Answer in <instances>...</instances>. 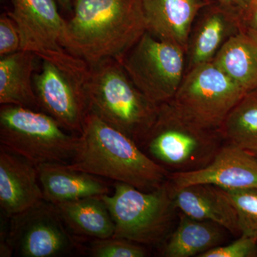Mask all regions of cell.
<instances>
[{"label": "cell", "instance_id": "1", "mask_svg": "<svg viewBox=\"0 0 257 257\" xmlns=\"http://www.w3.org/2000/svg\"><path fill=\"white\" fill-rule=\"evenodd\" d=\"M67 22L72 52L88 65L121 62L147 32L141 0H74Z\"/></svg>", "mask_w": 257, "mask_h": 257}, {"label": "cell", "instance_id": "2", "mask_svg": "<svg viewBox=\"0 0 257 257\" xmlns=\"http://www.w3.org/2000/svg\"><path fill=\"white\" fill-rule=\"evenodd\" d=\"M73 160L74 170L150 192L169 180L170 172L140 150L124 133L88 112Z\"/></svg>", "mask_w": 257, "mask_h": 257}, {"label": "cell", "instance_id": "3", "mask_svg": "<svg viewBox=\"0 0 257 257\" xmlns=\"http://www.w3.org/2000/svg\"><path fill=\"white\" fill-rule=\"evenodd\" d=\"M82 87L88 112L141 146L157 119L160 105L137 87L121 62L106 59L89 65Z\"/></svg>", "mask_w": 257, "mask_h": 257}, {"label": "cell", "instance_id": "4", "mask_svg": "<svg viewBox=\"0 0 257 257\" xmlns=\"http://www.w3.org/2000/svg\"><path fill=\"white\" fill-rule=\"evenodd\" d=\"M222 142L218 132L201 127L167 102L160 104L157 119L141 146L152 160L176 173L207 166Z\"/></svg>", "mask_w": 257, "mask_h": 257}, {"label": "cell", "instance_id": "5", "mask_svg": "<svg viewBox=\"0 0 257 257\" xmlns=\"http://www.w3.org/2000/svg\"><path fill=\"white\" fill-rule=\"evenodd\" d=\"M112 194L101 198L115 224L114 238L139 244H163L172 233L176 209L169 180L150 191L114 182Z\"/></svg>", "mask_w": 257, "mask_h": 257}, {"label": "cell", "instance_id": "6", "mask_svg": "<svg viewBox=\"0 0 257 257\" xmlns=\"http://www.w3.org/2000/svg\"><path fill=\"white\" fill-rule=\"evenodd\" d=\"M8 14L15 20L21 38V50L47 61L78 82L84 83L89 65L74 55L67 22L56 0H10Z\"/></svg>", "mask_w": 257, "mask_h": 257}, {"label": "cell", "instance_id": "7", "mask_svg": "<svg viewBox=\"0 0 257 257\" xmlns=\"http://www.w3.org/2000/svg\"><path fill=\"white\" fill-rule=\"evenodd\" d=\"M79 135L71 133L42 111L16 105L0 106L1 146L34 165H68L77 152Z\"/></svg>", "mask_w": 257, "mask_h": 257}, {"label": "cell", "instance_id": "8", "mask_svg": "<svg viewBox=\"0 0 257 257\" xmlns=\"http://www.w3.org/2000/svg\"><path fill=\"white\" fill-rule=\"evenodd\" d=\"M246 93L211 61L187 71L169 102L192 122L218 132Z\"/></svg>", "mask_w": 257, "mask_h": 257}, {"label": "cell", "instance_id": "9", "mask_svg": "<svg viewBox=\"0 0 257 257\" xmlns=\"http://www.w3.org/2000/svg\"><path fill=\"white\" fill-rule=\"evenodd\" d=\"M1 256L59 257L79 249L55 204L43 200L10 217L1 236Z\"/></svg>", "mask_w": 257, "mask_h": 257}, {"label": "cell", "instance_id": "10", "mask_svg": "<svg viewBox=\"0 0 257 257\" xmlns=\"http://www.w3.org/2000/svg\"><path fill=\"white\" fill-rule=\"evenodd\" d=\"M121 63L137 87L158 105L173 99L187 72L185 51L148 32Z\"/></svg>", "mask_w": 257, "mask_h": 257}, {"label": "cell", "instance_id": "11", "mask_svg": "<svg viewBox=\"0 0 257 257\" xmlns=\"http://www.w3.org/2000/svg\"><path fill=\"white\" fill-rule=\"evenodd\" d=\"M82 87V83L47 61H41L34 76L40 110L76 135L82 133L88 114Z\"/></svg>", "mask_w": 257, "mask_h": 257}, {"label": "cell", "instance_id": "12", "mask_svg": "<svg viewBox=\"0 0 257 257\" xmlns=\"http://www.w3.org/2000/svg\"><path fill=\"white\" fill-rule=\"evenodd\" d=\"M172 190L194 184L222 189L257 188V158L251 152L225 144L210 163L199 170L170 173Z\"/></svg>", "mask_w": 257, "mask_h": 257}, {"label": "cell", "instance_id": "13", "mask_svg": "<svg viewBox=\"0 0 257 257\" xmlns=\"http://www.w3.org/2000/svg\"><path fill=\"white\" fill-rule=\"evenodd\" d=\"M241 31L240 13L211 2L193 23L186 49L187 71L214 60L225 43Z\"/></svg>", "mask_w": 257, "mask_h": 257}, {"label": "cell", "instance_id": "14", "mask_svg": "<svg viewBox=\"0 0 257 257\" xmlns=\"http://www.w3.org/2000/svg\"><path fill=\"white\" fill-rule=\"evenodd\" d=\"M45 200L37 166L0 146V207L8 217Z\"/></svg>", "mask_w": 257, "mask_h": 257}, {"label": "cell", "instance_id": "15", "mask_svg": "<svg viewBox=\"0 0 257 257\" xmlns=\"http://www.w3.org/2000/svg\"><path fill=\"white\" fill-rule=\"evenodd\" d=\"M209 0H141L147 32L186 52L193 23Z\"/></svg>", "mask_w": 257, "mask_h": 257}, {"label": "cell", "instance_id": "16", "mask_svg": "<svg viewBox=\"0 0 257 257\" xmlns=\"http://www.w3.org/2000/svg\"><path fill=\"white\" fill-rule=\"evenodd\" d=\"M176 209L182 214L210 221L233 235H241L236 211L224 189L211 184H194L173 191Z\"/></svg>", "mask_w": 257, "mask_h": 257}, {"label": "cell", "instance_id": "17", "mask_svg": "<svg viewBox=\"0 0 257 257\" xmlns=\"http://www.w3.org/2000/svg\"><path fill=\"white\" fill-rule=\"evenodd\" d=\"M37 169L45 199L52 204L109 194V184L101 177L72 170L67 165L40 164Z\"/></svg>", "mask_w": 257, "mask_h": 257}, {"label": "cell", "instance_id": "18", "mask_svg": "<svg viewBox=\"0 0 257 257\" xmlns=\"http://www.w3.org/2000/svg\"><path fill=\"white\" fill-rule=\"evenodd\" d=\"M40 61L35 54L24 50L0 57V105L40 111L34 88Z\"/></svg>", "mask_w": 257, "mask_h": 257}, {"label": "cell", "instance_id": "19", "mask_svg": "<svg viewBox=\"0 0 257 257\" xmlns=\"http://www.w3.org/2000/svg\"><path fill=\"white\" fill-rule=\"evenodd\" d=\"M226 231L210 221L199 220L180 213L177 228L166 240L162 255L166 257L199 256L221 245Z\"/></svg>", "mask_w": 257, "mask_h": 257}, {"label": "cell", "instance_id": "20", "mask_svg": "<svg viewBox=\"0 0 257 257\" xmlns=\"http://www.w3.org/2000/svg\"><path fill=\"white\" fill-rule=\"evenodd\" d=\"M55 205L72 234L94 239L114 236V220L101 197L83 198Z\"/></svg>", "mask_w": 257, "mask_h": 257}, {"label": "cell", "instance_id": "21", "mask_svg": "<svg viewBox=\"0 0 257 257\" xmlns=\"http://www.w3.org/2000/svg\"><path fill=\"white\" fill-rule=\"evenodd\" d=\"M214 63L245 92L257 88V40L243 31L231 37Z\"/></svg>", "mask_w": 257, "mask_h": 257}, {"label": "cell", "instance_id": "22", "mask_svg": "<svg viewBox=\"0 0 257 257\" xmlns=\"http://www.w3.org/2000/svg\"><path fill=\"white\" fill-rule=\"evenodd\" d=\"M218 133L226 144L252 154L257 152V88L243 95Z\"/></svg>", "mask_w": 257, "mask_h": 257}, {"label": "cell", "instance_id": "23", "mask_svg": "<svg viewBox=\"0 0 257 257\" xmlns=\"http://www.w3.org/2000/svg\"><path fill=\"white\" fill-rule=\"evenodd\" d=\"M223 189L237 214L241 235L257 238V188Z\"/></svg>", "mask_w": 257, "mask_h": 257}, {"label": "cell", "instance_id": "24", "mask_svg": "<svg viewBox=\"0 0 257 257\" xmlns=\"http://www.w3.org/2000/svg\"><path fill=\"white\" fill-rule=\"evenodd\" d=\"M93 257H145L147 251L141 244L120 238L94 239L87 248Z\"/></svg>", "mask_w": 257, "mask_h": 257}, {"label": "cell", "instance_id": "25", "mask_svg": "<svg viewBox=\"0 0 257 257\" xmlns=\"http://www.w3.org/2000/svg\"><path fill=\"white\" fill-rule=\"evenodd\" d=\"M257 256V238L240 235L229 244L219 245L199 257H252Z\"/></svg>", "mask_w": 257, "mask_h": 257}, {"label": "cell", "instance_id": "26", "mask_svg": "<svg viewBox=\"0 0 257 257\" xmlns=\"http://www.w3.org/2000/svg\"><path fill=\"white\" fill-rule=\"evenodd\" d=\"M21 50V38L15 20L3 12L0 16V57Z\"/></svg>", "mask_w": 257, "mask_h": 257}, {"label": "cell", "instance_id": "27", "mask_svg": "<svg viewBox=\"0 0 257 257\" xmlns=\"http://www.w3.org/2000/svg\"><path fill=\"white\" fill-rule=\"evenodd\" d=\"M240 23L241 31L257 40V0H251L246 8L240 12Z\"/></svg>", "mask_w": 257, "mask_h": 257}, {"label": "cell", "instance_id": "28", "mask_svg": "<svg viewBox=\"0 0 257 257\" xmlns=\"http://www.w3.org/2000/svg\"><path fill=\"white\" fill-rule=\"evenodd\" d=\"M240 12L244 9L251 0H209Z\"/></svg>", "mask_w": 257, "mask_h": 257}, {"label": "cell", "instance_id": "29", "mask_svg": "<svg viewBox=\"0 0 257 257\" xmlns=\"http://www.w3.org/2000/svg\"><path fill=\"white\" fill-rule=\"evenodd\" d=\"M61 10L70 15L72 13L74 0H56Z\"/></svg>", "mask_w": 257, "mask_h": 257}, {"label": "cell", "instance_id": "30", "mask_svg": "<svg viewBox=\"0 0 257 257\" xmlns=\"http://www.w3.org/2000/svg\"><path fill=\"white\" fill-rule=\"evenodd\" d=\"M253 155H254V156L257 158V152H256V153H253Z\"/></svg>", "mask_w": 257, "mask_h": 257}]
</instances>
